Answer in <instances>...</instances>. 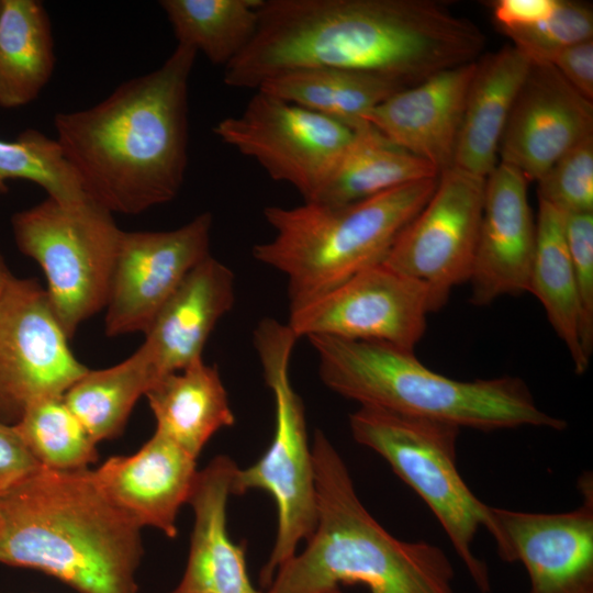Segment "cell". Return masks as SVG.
<instances>
[{
  "label": "cell",
  "mask_w": 593,
  "mask_h": 593,
  "mask_svg": "<svg viewBox=\"0 0 593 593\" xmlns=\"http://www.w3.org/2000/svg\"><path fill=\"white\" fill-rule=\"evenodd\" d=\"M256 33L224 83L256 89L284 72L336 68L407 87L478 59L485 37L432 0H262Z\"/></svg>",
  "instance_id": "cell-1"
},
{
  "label": "cell",
  "mask_w": 593,
  "mask_h": 593,
  "mask_svg": "<svg viewBox=\"0 0 593 593\" xmlns=\"http://www.w3.org/2000/svg\"><path fill=\"white\" fill-rule=\"evenodd\" d=\"M197 52L178 45L155 70L91 108L56 114V141L86 195L136 215L174 200L188 165V88Z\"/></svg>",
  "instance_id": "cell-2"
},
{
  "label": "cell",
  "mask_w": 593,
  "mask_h": 593,
  "mask_svg": "<svg viewBox=\"0 0 593 593\" xmlns=\"http://www.w3.org/2000/svg\"><path fill=\"white\" fill-rule=\"evenodd\" d=\"M141 529L93 469L42 467L0 499V562L44 572L79 593H138Z\"/></svg>",
  "instance_id": "cell-3"
},
{
  "label": "cell",
  "mask_w": 593,
  "mask_h": 593,
  "mask_svg": "<svg viewBox=\"0 0 593 593\" xmlns=\"http://www.w3.org/2000/svg\"><path fill=\"white\" fill-rule=\"evenodd\" d=\"M317 519L305 549L275 573L268 593H456L454 568L438 546L391 535L359 500L343 458L322 430L311 446Z\"/></svg>",
  "instance_id": "cell-4"
},
{
  "label": "cell",
  "mask_w": 593,
  "mask_h": 593,
  "mask_svg": "<svg viewBox=\"0 0 593 593\" xmlns=\"http://www.w3.org/2000/svg\"><path fill=\"white\" fill-rule=\"evenodd\" d=\"M323 383L360 406L430 418L482 432L524 426L563 430L539 409L518 377L459 381L433 371L414 351L387 343L307 337Z\"/></svg>",
  "instance_id": "cell-5"
},
{
  "label": "cell",
  "mask_w": 593,
  "mask_h": 593,
  "mask_svg": "<svg viewBox=\"0 0 593 593\" xmlns=\"http://www.w3.org/2000/svg\"><path fill=\"white\" fill-rule=\"evenodd\" d=\"M423 179L346 205L305 202L267 206L273 237L256 244L254 258L288 281L289 309L311 301L360 271L380 265L398 236L435 190Z\"/></svg>",
  "instance_id": "cell-6"
},
{
  "label": "cell",
  "mask_w": 593,
  "mask_h": 593,
  "mask_svg": "<svg viewBox=\"0 0 593 593\" xmlns=\"http://www.w3.org/2000/svg\"><path fill=\"white\" fill-rule=\"evenodd\" d=\"M299 338L287 323L266 317L254 329V346L275 405V430L267 451L254 465L236 470L233 494L267 492L277 507V534L270 557L260 571L269 588L277 570L296 553L313 533L317 500L305 410L290 377V361Z\"/></svg>",
  "instance_id": "cell-7"
},
{
  "label": "cell",
  "mask_w": 593,
  "mask_h": 593,
  "mask_svg": "<svg viewBox=\"0 0 593 593\" xmlns=\"http://www.w3.org/2000/svg\"><path fill=\"white\" fill-rule=\"evenodd\" d=\"M349 427L358 444L380 455L427 504L478 590L489 593V570L472 544L481 527L492 529V507L474 495L458 470L460 427L373 406L351 413Z\"/></svg>",
  "instance_id": "cell-8"
},
{
  "label": "cell",
  "mask_w": 593,
  "mask_h": 593,
  "mask_svg": "<svg viewBox=\"0 0 593 593\" xmlns=\"http://www.w3.org/2000/svg\"><path fill=\"white\" fill-rule=\"evenodd\" d=\"M19 250L42 268L51 305L69 339L107 304L122 230L90 199L47 197L11 217Z\"/></svg>",
  "instance_id": "cell-9"
},
{
  "label": "cell",
  "mask_w": 593,
  "mask_h": 593,
  "mask_svg": "<svg viewBox=\"0 0 593 593\" xmlns=\"http://www.w3.org/2000/svg\"><path fill=\"white\" fill-rule=\"evenodd\" d=\"M45 288L33 278L0 295V421L15 424L32 404L63 396L87 371L72 354Z\"/></svg>",
  "instance_id": "cell-10"
},
{
  "label": "cell",
  "mask_w": 593,
  "mask_h": 593,
  "mask_svg": "<svg viewBox=\"0 0 593 593\" xmlns=\"http://www.w3.org/2000/svg\"><path fill=\"white\" fill-rule=\"evenodd\" d=\"M216 136L253 158L277 181L311 201L353 142L356 130L257 90L237 116L221 120Z\"/></svg>",
  "instance_id": "cell-11"
},
{
  "label": "cell",
  "mask_w": 593,
  "mask_h": 593,
  "mask_svg": "<svg viewBox=\"0 0 593 593\" xmlns=\"http://www.w3.org/2000/svg\"><path fill=\"white\" fill-rule=\"evenodd\" d=\"M289 310L287 324L298 338L381 342L412 351L435 312L427 286L383 264Z\"/></svg>",
  "instance_id": "cell-12"
},
{
  "label": "cell",
  "mask_w": 593,
  "mask_h": 593,
  "mask_svg": "<svg viewBox=\"0 0 593 593\" xmlns=\"http://www.w3.org/2000/svg\"><path fill=\"white\" fill-rule=\"evenodd\" d=\"M485 178L457 167L439 172L430 198L398 236L387 267L429 289L434 311L468 282L483 209Z\"/></svg>",
  "instance_id": "cell-13"
},
{
  "label": "cell",
  "mask_w": 593,
  "mask_h": 593,
  "mask_svg": "<svg viewBox=\"0 0 593 593\" xmlns=\"http://www.w3.org/2000/svg\"><path fill=\"white\" fill-rule=\"evenodd\" d=\"M211 231L209 212L170 231H122L104 307L105 334H145L188 273L211 255Z\"/></svg>",
  "instance_id": "cell-14"
},
{
  "label": "cell",
  "mask_w": 593,
  "mask_h": 593,
  "mask_svg": "<svg viewBox=\"0 0 593 593\" xmlns=\"http://www.w3.org/2000/svg\"><path fill=\"white\" fill-rule=\"evenodd\" d=\"M583 501L564 513L492 507L490 535L505 562H521L528 593H593V481L579 480Z\"/></svg>",
  "instance_id": "cell-15"
},
{
  "label": "cell",
  "mask_w": 593,
  "mask_h": 593,
  "mask_svg": "<svg viewBox=\"0 0 593 593\" xmlns=\"http://www.w3.org/2000/svg\"><path fill=\"white\" fill-rule=\"evenodd\" d=\"M593 136V102L548 63L532 61L506 122L500 161L537 181L560 157Z\"/></svg>",
  "instance_id": "cell-16"
},
{
  "label": "cell",
  "mask_w": 593,
  "mask_h": 593,
  "mask_svg": "<svg viewBox=\"0 0 593 593\" xmlns=\"http://www.w3.org/2000/svg\"><path fill=\"white\" fill-rule=\"evenodd\" d=\"M528 181L514 167L497 163L485 178L477 246L468 282L478 306L529 290L536 247V221Z\"/></svg>",
  "instance_id": "cell-17"
},
{
  "label": "cell",
  "mask_w": 593,
  "mask_h": 593,
  "mask_svg": "<svg viewBox=\"0 0 593 593\" xmlns=\"http://www.w3.org/2000/svg\"><path fill=\"white\" fill-rule=\"evenodd\" d=\"M477 60L437 72L367 112L362 121L433 165L451 167Z\"/></svg>",
  "instance_id": "cell-18"
},
{
  "label": "cell",
  "mask_w": 593,
  "mask_h": 593,
  "mask_svg": "<svg viewBox=\"0 0 593 593\" xmlns=\"http://www.w3.org/2000/svg\"><path fill=\"white\" fill-rule=\"evenodd\" d=\"M105 494L141 528L177 536V515L188 503L197 475V458L163 433L133 455L113 456L93 469Z\"/></svg>",
  "instance_id": "cell-19"
},
{
  "label": "cell",
  "mask_w": 593,
  "mask_h": 593,
  "mask_svg": "<svg viewBox=\"0 0 593 593\" xmlns=\"http://www.w3.org/2000/svg\"><path fill=\"white\" fill-rule=\"evenodd\" d=\"M234 303L233 271L209 255L160 309L138 347L157 381L202 358L211 333Z\"/></svg>",
  "instance_id": "cell-20"
},
{
  "label": "cell",
  "mask_w": 593,
  "mask_h": 593,
  "mask_svg": "<svg viewBox=\"0 0 593 593\" xmlns=\"http://www.w3.org/2000/svg\"><path fill=\"white\" fill-rule=\"evenodd\" d=\"M238 467L214 457L198 475L188 503L194 513L184 573L169 593H262L247 573L245 547L230 538L227 502Z\"/></svg>",
  "instance_id": "cell-21"
},
{
  "label": "cell",
  "mask_w": 593,
  "mask_h": 593,
  "mask_svg": "<svg viewBox=\"0 0 593 593\" xmlns=\"http://www.w3.org/2000/svg\"><path fill=\"white\" fill-rule=\"evenodd\" d=\"M530 64L512 44L477 59L451 166L482 178L494 169L506 122Z\"/></svg>",
  "instance_id": "cell-22"
},
{
  "label": "cell",
  "mask_w": 593,
  "mask_h": 593,
  "mask_svg": "<svg viewBox=\"0 0 593 593\" xmlns=\"http://www.w3.org/2000/svg\"><path fill=\"white\" fill-rule=\"evenodd\" d=\"M145 395L156 430L194 458L216 432L235 423L217 368L202 358L163 377Z\"/></svg>",
  "instance_id": "cell-23"
},
{
  "label": "cell",
  "mask_w": 593,
  "mask_h": 593,
  "mask_svg": "<svg viewBox=\"0 0 593 593\" xmlns=\"http://www.w3.org/2000/svg\"><path fill=\"white\" fill-rule=\"evenodd\" d=\"M438 175L433 165L393 144L367 123L356 130L353 142L309 202L346 205Z\"/></svg>",
  "instance_id": "cell-24"
},
{
  "label": "cell",
  "mask_w": 593,
  "mask_h": 593,
  "mask_svg": "<svg viewBox=\"0 0 593 593\" xmlns=\"http://www.w3.org/2000/svg\"><path fill=\"white\" fill-rule=\"evenodd\" d=\"M55 67L51 21L36 0H1L0 107L34 101Z\"/></svg>",
  "instance_id": "cell-25"
},
{
  "label": "cell",
  "mask_w": 593,
  "mask_h": 593,
  "mask_svg": "<svg viewBox=\"0 0 593 593\" xmlns=\"http://www.w3.org/2000/svg\"><path fill=\"white\" fill-rule=\"evenodd\" d=\"M528 292L544 306L549 323L569 351L574 371L583 374L590 359L584 355L580 342V306L566 242L564 215L540 200Z\"/></svg>",
  "instance_id": "cell-26"
},
{
  "label": "cell",
  "mask_w": 593,
  "mask_h": 593,
  "mask_svg": "<svg viewBox=\"0 0 593 593\" xmlns=\"http://www.w3.org/2000/svg\"><path fill=\"white\" fill-rule=\"evenodd\" d=\"M409 88L372 74L336 68L298 69L266 79L257 90L336 120L351 128L392 94Z\"/></svg>",
  "instance_id": "cell-27"
},
{
  "label": "cell",
  "mask_w": 593,
  "mask_h": 593,
  "mask_svg": "<svg viewBox=\"0 0 593 593\" xmlns=\"http://www.w3.org/2000/svg\"><path fill=\"white\" fill-rule=\"evenodd\" d=\"M157 382L137 349L118 365L90 370L64 394V400L98 444L118 437L137 402Z\"/></svg>",
  "instance_id": "cell-28"
},
{
  "label": "cell",
  "mask_w": 593,
  "mask_h": 593,
  "mask_svg": "<svg viewBox=\"0 0 593 593\" xmlns=\"http://www.w3.org/2000/svg\"><path fill=\"white\" fill-rule=\"evenodd\" d=\"M262 0H161L178 45L226 67L253 40Z\"/></svg>",
  "instance_id": "cell-29"
},
{
  "label": "cell",
  "mask_w": 593,
  "mask_h": 593,
  "mask_svg": "<svg viewBox=\"0 0 593 593\" xmlns=\"http://www.w3.org/2000/svg\"><path fill=\"white\" fill-rule=\"evenodd\" d=\"M13 425L43 468L87 469L98 459L97 443L66 404L64 395L32 404Z\"/></svg>",
  "instance_id": "cell-30"
},
{
  "label": "cell",
  "mask_w": 593,
  "mask_h": 593,
  "mask_svg": "<svg viewBox=\"0 0 593 593\" xmlns=\"http://www.w3.org/2000/svg\"><path fill=\"white\" fill-rule=\"evenodd\" d=\"M14 179L41 186L47 197L60 202L89 200L56 138L34 128L11 142L0 139V193L8 192V181Z\"/></svg>",
  "instance_id": "cell-31"
},
{
  "label": "cell",
  "mask_w": 593,
  "mask_h": 593,
  "mask_svg": "<svg viewBox=\"0 0 593 593\" xmlns=\"http://www.w3.org/2000/svg\"><path fill=\"white\" fill-rule=\"evenodd\" d=\"M503 33L532 61L547 63L562 48L592 40L593 12L586 3L558 0L553 12L541 22Z\"/></svg>",
  "instance_id": "cell-32"
},
{
  "label": "cell",
  "mask_w": 593,
  "mask_h": 593,
  "mask_svg": "<svg viewBox=\"0 0 593 593\" xmlns=\"http://www.w3.org/2000/svg\"><path fill=\"white\" fill-rule=\"evenodd\" d=\"M536 182L538 200L563 214L593 213V136L560 157Z\"/></svg>",
  "instance_id": "cell-33"
},
{
  "label": "cell",
  "mask_w": 593,
  "mask_h": 593,
  "mask_svg": "<svg viewBox=\"0 0 593 593\" xmlns=\"http://www.w3.org/2000/svg\"><path fill=\"white\" fill-rule=\"evenodd\" d=\"M564 215V235L577 283L580 342L588 359L593 351V213Z\"/></svg>",
  "instance_id": "cell-34"
},
{
  "label": "cell",
  "mask_w": 593,
  "mask_h": 593,
  "mask_svg": "<svg viewBox=\"0 0 593 593\" xmlns=\"http://www.w3.org/2000/svg\"><path fill=\"white\" fill-rule=\"evenodd\" d=\"M41 468L14 425L0 421V499L15 490Z\"/></svg>",
  "instance_id": "cell-35"
},
{
  "label": "cell",
  "mask_w": 593,
  "mask_h": 593,
  "mask_svg": "<svg viewBox=\"0 0 593 593\" xmlns=\"http://www.w3.org/2000/svg\"><path fill=\"white\" fill-rule=\"evenodd\" d=\"M547 63L580 94L593 102V40L562 48Z\"/></svg>",
  "instance_id": "cell-36"
},
{
  "label": "cell",
  "mask_w": 593,
  "mask_h": 593,
  "mask_svg": "<svg viewBox=\"0 0 593 593\" xmlns=\"http://www.w3.org/2000/svg\"><path fill=\"white\" fill-rule=\"evenodd\" d=\"M558 0H496L491 12L500 31L529 27L547 19L556 9Z\"/></svg>",
  "instance_id": "cell-37"
},
{
  "label": "cell",
  "mask_w": 593,
  "mask_h": 593,
  "mask_svg": "<svg viewBox=\"0 0 593 593\" xmlns=\"http://www.w3.org/2000/svg\"><path fill=\"white\" fill-rule=\"evenodd\" d=\"M13 277L14 276L10 271L5 259L0 253V295L2 294L9 282L13 279Z\"/></svg>",
  "instance_id": "cell-38"
},
{
  "label": "cell",
  "mask_w": 593,
  "mask_h": 593,
  "mask_svg": "<svg viewBox=\"0 0 593 593\" xmlns=\"http://www.w3.org/2000/svg\"><path fill=\"white\" fill-rule=\"evenodd\" d=\"M0 8H1V0H0Z\"/></svg>",
  "instance_id": "cell-39"
}]
</instances>
